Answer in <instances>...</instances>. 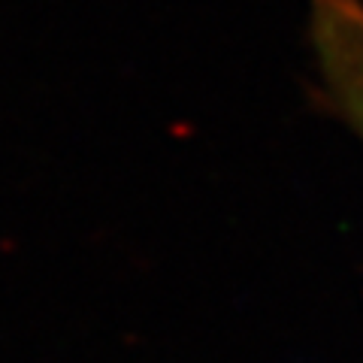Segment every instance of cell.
Segmentation results:
<instances>
[{
	"instance_id": "1",
	"label": "cell",
	"mask_w": 363,
	"mask_h": 363,
	"mask_svg": "<svg viewBox=\"0 0 363 363\" xmlns=\"http://www.w3.org/2000/svg\"><path fill=\"white\" fill-rule=\"evenodd\" d=\"M309 43L324 100L363 140V0H309Z\"/></svg>"
}]
</instances>
